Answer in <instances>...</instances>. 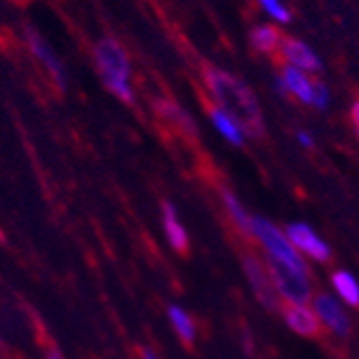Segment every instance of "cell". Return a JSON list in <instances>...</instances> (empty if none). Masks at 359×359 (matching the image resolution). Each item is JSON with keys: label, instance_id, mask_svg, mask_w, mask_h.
<instances>
[{"label": "cell", "instance_id": "cell-16", "mask_svg": "<svg viewBox=\"0 0 359 359\" xmlns=\"http://www.w3.org/2000/svg\"><path fill=\"white\" fill-rule=\"evenodd\" d=\"M219 198H222L224 211H226V215H228V217H231V222L239 228L241 233L250 235L252 215L245 211V207L241 205V201L235 196V191H231L228 187H222V189H219Z\"/></svg>", "mask_w": 359, "mask_h": 359}, {"label": "cell", "instance_id": "cell-3", "mask_svg": "<svg viewBox=\"0 0 359 359\" xmlns=\"http://www.w3.org/2000/svg\"><path fill=\"white\" fill-rule=\"evenodd\" d=\"M250 235L254 239H258V243L265 248L269 260H276V263H280V265H284L288 269L306 273V263H304V258L299 256V252L292 248L286 233H282L280 228H276L269 219L252 215Z\"/></svg>", "mask_w": 359, "mask_h": 359}, {"label": "cell", "instance_id": "cell-13", "mask_svg": "<svg viewBox=\"0 0 359 359\" xmlns=\"http://www.w3.org/2000/svg\"><path fill=\"white\" fill-rule=\"evenodd\" d=\"M280 80H282V86H284L286 93H292L299 102L312 106V102H314V84L316 82L310 80L308 74H304V72H299L295 67H290V65H286Z\"/></svg>", "mask_w": 359, "mask_h": 359}, {"label": "cell", "instance_id": "cell-25", "mask_svg": "<svg viewBox=\"0 0 359 359\" xmlns=\"http://www.w3.org/2000/svg\"><path fill=\"white\" fill-rule=\"evenodd\" d=\"M18 3H28V0H18Z\"/></svg>", "mask_w": 359, "mask_h": 359}, {"label": "cell", "instance_id": "cell-19", "mask_svg": "<svg viewBox=\"0 0 359 359\" xmlns=\"http://www.w3.org/2000/svg\"><path fill=\"white\" fill-rule=\"evenodd\" d=\"M258 5L263 7V11L267 13V15H271L276 22H280V24H286L288 20H290V13H288V9L280 3V0H258Z\"/></svg>", "mask_w": 359, "mask_h": 359}, {"label": "cell", "instance_id": "cell-9", "mask_svg": "<svg viewBox=\"0 0 359 359\" xmlns=\"http://www.w3.org/2000/svg\"><path fill=\"white\" fill-rule=\"evenodd\" d=\"M161 231H164V237L170 250H175L177 254H185L189 250V233L177 207L170 201L161 205Z\"/></svg>", "mask_w": 359, "mask_h": 359}, {"label": "cell", "instance_id": "cell-14", "mask_svg": "<svg viewBox=\"0 0 359 359\" xmlns=\"http://www.w3.org/2000/svg\"><path fill=\"white\" fill-rule=\"evenodd\" d=\"M166 318L170 323L172 332L183 344H194L196 336H198V325H196L194 316L179 304H170L166 308Z\"/></svg>", "mask_w": 359, "mask_h": 359}, {"label": "cell", "instance_id": "cell-10", "mask_svg": "<svg viewBox=\"0 0 359 359\" xmlns=\"http://www.w3.org/2000/svg\"><path fill=\"white\" fill-rule=\"evenodd\" d=\"M280 52L290 67H295L304 74H316L323 67L316 52L299 39H282Z\"/></svg>", "mask_w": 359, "mask_h": 359}, {"label": "cell", "instance_id": "cell-21", "mask_svg": "<svg viewBox=\"0 0 359 359\" xmlns=\"http://www.w3.org/2000/svg\"><path fill=\"white\" fill-rule=\"evenodd\" d=\"M43 359H65V355H62V351L58 348V346H46V351H43Z\"/></svg>", "mask_w": 359, "mask_h": 359}, {"label": "cell", "instance_id": "cell-7", "mask_svg": "<svg viewBox=\"0 0 359 359\" xmlns=\"http://www.w3.org/2000/svg\"><path fill=\"white\" fill-rule=\"evenodd\" d=\"M286 237L297 252H302L314 260H327L332 254L330 245L325 243L308 224H288Z\"/></svg>", "mask_w": 359, "mask_h": 359}, {"label": "cell", "instance_id": "cell-20", "mask_svg": "<svg viewBox=\"0 0 359 359\" xmlns=\"http://www.w3.org/2000/svg\"><path fill=\"white\" fill-rule=\"evenodd\" d=\"M312 106L318 108V110H325L330 106V88L325 86L323 82L314 84V102H312Z\"/></svg>", "mask_w": 359, "mask_h": 359}, {"label": "cell", "instance_id": "cell-23", "mask_svg": "<svg viewBox=\"0 0 359 359\" xmlns=\"http://www.w3.org/2000/svg\"><path fill=\"white\" fill-rule=\"evenodd\" d=\"M297 140H299V144H302V147H306V149H312V147H314L312 136H310V134H306V132H299V134H297Z\"/></svg>", "mask_w": 359, "mask_h": 359}, {"label": "cell", "instance_id": "cell-11", "mask_svg": "<svg viewBox=\"0 0 359 359\" xmlns=\"http://www.w3.org/2000/svg\"><path fill=\"white\" fill-rule=\"evenodd\" d=\"M209 121H211V125H213L215 132H217L228 144H233V147H243V144H245L248 132H245L243 125H241L231 112H226L224 108L211 104V106H209Z\"/></svg>", "mask_w": 359, "mask_h": 359}, {"label": "cell", "instance_id": "cell-6", "mask_svg": "<svg viewBox=\"0 0 359 359\" xmlns=\"http://www.w3.org/2000/svg\"><path fill=\"white\" fill-rule=\"evenodd\" d=\"M24 37H26V46H28L30 54L35 56V60L43 67V72L48 74L50 82L56 88L65 90V86H67V72H65L60 58L54 54V50L48 46V41L39 35L37 30H32V28H26Z\"/></svg>", "mask_w": 359, "mask_h": 359}, {"label": "cell", "instance_id": "cell-4", "mask_svg": "<svg viewBox=\"0 0 359 359\" xmlns=\"http://www.w3.org/2000/svg\"><path fill=\"white\" fill-rule=\"evenodd\" d=\"M267 269L271 273V280L278 288V295L284 297L288 304H295V306H306V302L310 299V280L304 271H295V269H288L276 260H269Z\"/></svg>", "mask_w": 359, "mask_h": 359}, {"label": "cell", "instance_id": "cell-5", "mask_svg": "<svg viewBox=\"0 0 359 359\" xmlns=\"http://www.w3.org/2000/svg\"><path fill=\"white\" fill-rule=\"evenodd\" d=\"M243 271L245 278L254 290L256 299L263 304L267 310H276L280 308V295H278V288L271 280V273L267 269V265L263 260H258L254 256H245L243 258Z\"/></svg>", "mask_w": 359, "mask_h": 359}, {"label": "cell", "instance_id": "cell-15", "mask_svg": "<svg viewBox=\"0 0 359 359\" xmlns=\"http://www.w3.org/2000/svg\"><path fill=\"white\" fill-rule=\"evenodd\" d=\"M155 110L159 114L161 121H166L168 125H172L177 132H183V134H189V136H196V125L191 121V116L175 102L170 100H157L155 102Z\"/></svg>", "mask_w": 359, "mask_h": 359}, {"label": "cell", "instance_id": "cell-24", "mask_svg": "<svg viewBox=\"0 0 359 359\" xmlns=\"http://www.w3.org/2000/svg\"><path fill=\"white\" fill-rule=\"evenodd\" d=\"M351 118H353V125H355V132H357V136H359V102H355V104H353Z\"/></svg>", "mask_w": 359, "mask_h": 359}, {"label": "cell", "instance_id": "cell-2", "mask_svg": "<svg viewBox=\"0 0 359 359\" xmlns=\"http://www.w3.org/2000/svg\"><path fill=\"white\" fill-rule=\"evenodd\" d=\"M93 62L106 90L114 95L118 102L134 106L136 104L134 69H132V58H129L123 43L114 37L100 39L93 48Z\"/></svg>", "mask_w": 359, "mask_h": 359}, {"label": "cell", "instance_id": "cell-17", "mask_svg": "<svg viewBox=\"0 0 359 359\" xmlns=\"http://www.w3.org/2000/svg\"><path fill=\"white\" fill-rule=\"evenodd\" d=\"M332 284L344 304H348L351 308L359 306V282L348 271H336L332 278Z\"/></svg>", "mask_w": 359, "mask_h": 359}, {"label": "cell", "instance_id": "cell-8", "mask_svg": "<svg viewBox=\"0 0 359 359\" xmlns=\"http://www.w3.org/2000/svg\"><path fill=\"white\" fill-rule=\"evenodd\" d=\"M312 310H314L318 323L325 325L327 330H332L336 336H340V338L348 336V332H351V320H348L344 308L332 295H316Z\"/></svg>", "mask_w": 359, "mask_h": 359}, {"label": "cell", "instance_id": "cell-1", "mask_svg": "<svg viewBox=\"0 0 359 359\" xmlns=\"http://www.w3.org/2000/svg\"><path fill=\"white\" fill-rule=\"evenodd\" d=\"M203 78L215 106L231 112L243 125L248 136L252 138L263 136V129H265L263 112H260L252 90L241 80H237L235 76L226 74L217 67H205Z\"/></svg>", "mask_w": 359, "mask_h": 359}, {"label": "cell", "instance_id": "cell-22", "mask_svg": "<svg viewBox=\"0 0 359 359\" xmlns=\"http://www.w3.org/2000/svg\"><path fill=\"white\" fill-rule=\"evenodd\" d=\"M138 357H140V359H161V357L157 355V351L151 348V346H142L140 353H138Z\"/></svg>", "mask_w": 359, "mask_h": 359}, {"label": "cell", "instance_id": "cell-18", "mask_svg": "<svg viewBox=\"0 0 359 359\" xmlns=\"http://www.w3.org/2000/svg\"><path fill=\"white\" fill-rule=\"evenodd\" d=\"M250 41H252L254 50L267 52V54L276 52L280 48V43H282L280 35L276 32V28H271V26H256L252 30V35H250Z\"/></svg>", "mask_w": 359, "mask_h": 359}, {"label": "cell", "instance_id": "cell-12", "mask_svg": "<svg viewBox=\"0 0 359 359\" xmlns=\"http://www.w3.org/2000/svg\"><path fill=\"white\" fill-rule=\"evenodd\" d=\"M284 320L288 327L299 334V336H316L318 330H320V323L314 314L312 308H306V306H295V304H288L284 308Z\"/></svg>", "mask_w": 359, "mask_h": 359}]
</instances>
